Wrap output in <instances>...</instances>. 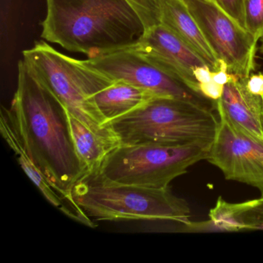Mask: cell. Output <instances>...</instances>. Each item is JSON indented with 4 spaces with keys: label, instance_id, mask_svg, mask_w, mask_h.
<instances>
[{
    "label": "cell",
    "instance_id": "cell-9",
    "mask_svg": "<svg viewBox=\"0 0 263 263\" xmlns=\"http://www.w3.org/2000/svg\"><path fill=\"white\" fill-rule=\"evenodd\" d=\"M218 125L208 154L224 178L255 187L263 196V139L241 130L218 112Z\"/></svg>",
    "mask_w": 263,
    "mask_h": 263
},
{
    "label": "cell",
    "instance_id": "cell-11",
    "mask_svg": "<svg viewBox=\"0 0 263 263\" xmlns=\"http://www.w3.org/2000/svg\"><path fill=\"white\" fill-rule=\"evenodd\" d=\"M246 81L236 78L226 84L216 110L235 127L263 139L262 98L248 90Z\"/></svg>",
    "mask_w": 263,
    "mask_h": 263
},
{
    "label": "cell",
    "instance_id": "cell-2",
    "mask_svg": "<svg viewBox=\"0 0 263 263\" xmlns=\"http://www.w3.org/2000/svg\"><path fill=\"white\" fill-rule=\"evenodd\" d=\"M44 41L88 58L125 48L145 29L127 0H46Z\"/></svg>",
    "mask_w": 263,
    "mask_h": 263
},
{
    "label": "cell",
    "instance_id": "cell-12",
    "mask_svg": "<svg viewBox=\"0 0 263 263\" xmlns=\"http://www.w3.org/2000/svg\"><path fill=\"white\" fill-rule=\"evenodd\" d=\"M161 24L176 35L205 63L212 72L221 68L218 60L183 0H159Z\"/></svg>",
    "mask_w": 263,
    "mask_h": 263
},
{
    "label": "cell",
    "instance_id": "cell-19",
    "mask_svg": "<svg viewBox=\"0 0 263 263\" xmlns=\"http://www.w3.org/2000/svg\"><path fill=\"white\" fill-rule=\"evenodd\" d=\"M242 230H263V199H255V203L245 211L240 217Z\"/></svg>",
    "mask_w": 263,
    "mask_h": 263
},
{
    "label": "cell",
    "instance_id": "cell-7",
    "mask_svg": "<svg viewBox=\"0 0 263 263\" xmlns=\"http://www.w3.org/2000/svg\"><path fill=\"white\" fill-rule=\"evenodd\" d=\"M218 60L228 71L248 78L255 70L257 44L249 32L223 11L214 0H183Z\"/></svg>",
    "mask_w": 263,
    "mask_h": 263
},
{
    "label": "cell",
    "instance_id": "cell-3",
    "mask_svg": "<svg viewBox=\"0 0 263 263\" xmlns=\"http://www.w3.org/2000/svg\"><path fill=\"white\" fill-rule=\"evenodd\" d=\"M212 142L121 144L89 178L105 184L166 189L191 166L206 160Z\"/></svg>",
    "mask_w": 263,
    "mask_h": 263
},
{
    "label": "cell",
    "instance_id": "cell-23",
    "mask_svg": "<svg viewBox=\"0 0 263 263\" xmlns=\"http://www.w3.org/2000/svg\"><path fill=\"white\" fill-rule=\"evenodd\" d=\"M194 76L198 84H204L212 81V71L208 66H201L193 70Z\"/></svg>",
    "mask_w": 263,
    "mask_h": 263
},
{
    "label": "cell",
    "instance_id": "cell-10",
    "mask_svg": "<svg viewBox=\"0 0 263 263\" xmlns=\"http://www.w3.org/2000/svg\"><path fill=\"white\" fill-rule=\"evenodd\" d=\"M127 47L164 73L201 93L193 70L196 67L207 65L197 53L162 24L145 30L136 43Z\"/></svg>",
    "mask_w": 263,
    "mask_h": 263
},
{
    "label": "cell",
    "instance_id": "cell-25",
    "mask_svg": "<svg viewBox=\"0 0 263 263\" xmlns=\"http://www.w3.org/2000/svg\"><path fill=\"white\" fill-rule=\"evenodd\" d=\"M262 98V104H263V97H261ZM262 119H263V105H262Z\"/></svg>",
    "mask_w": 263,
    "mask_h": 263
},
{
    "label": "cell",
    "instance_id": "cell-5",
    "mask_svg": "<svg viewBox=\"0 0 263 263\" xmlns=\"http://www.w3.org/2000/svg\"><path fill=\"white\" fill-rule=\"evenodd\" d=\"M73 199L87 216L99 221H171L183 226L191 221L189 203L169 187L105 184L87 178L75 185Z\"/></svg>",
    "mask_w": 263,
    "mask_h": 263
},
{
    "label": "cell",
    "instance_id": "cell-16",
    "mask_svg": "<svg viewBox=\"0 0 263 263\" xmlns=\"http://www.w3.org/2000/svg\"><path fill=\"white\" fill-rule=\"evenodd\" d=\"M255 199L241 203H229L218 197L215 207L211 209L209 218L218 232H238L242 230L240 217L255 203Z\"/></svg>",
    "mask_w": 263,
    "mask_h": 263
},
{
    "label": "cell",
    "instance_id": "cell-15",
    "mask_svg": "<svg viewBox=\"0 0 263 263\" xmlns=\"http://www.w3.org/2000/svg\"><path fill=\"white\" fill-rule=\"evenodd\" d=\"M0 130L4 139L8 143L12 150L14 151L21 167L24 169L27 176L39 189L44 197L53 206L61 209L64 214L78 220L76 214L64 205V198L52 187L51 184L49 183L41 170L30 159V156L21 143V139L12 127L8 118L3 111H1V118H0Z\"/></svg>",
    "mask_w": 263,
    "mask_h": 263
},
{
    "label": "cell",
    "instance_id": "cell-24",
    "mask_svg": "<svg viewBox=\"0 0 263 263\" xmlns=\"http://www.w3.org/2000/svg\"><path fill=\"white\" fill-rule=\"evenodd\" d=\"M260 50H261V53H263V39H262V45H261V48H260Z\"/></svg>",
    "mask_w": 263,
    "mask_h": 263
},
{
    "label": "cell",
    "instance_id": "cell-13",
    "mask_svg": "<svg viewBox=\"0 0 263 263\" xmlns=\"http://www.w3.org/2000/svg\"><path fill=\"white\" fill-rule=\"evenodd\" d=\"M70 137L77 154L84 165L87 177L98 172L107 155L121 145V140L109 126L103 132L89 128L66 109Z\"/></svg>",
    "mask_w": 263,
    "mask_h": 263
},
{
    "label": "cell",
    "instance_id": "cell-6",
    "mask_svg": "<svg viewBox=\"0 0 263 263\" xmlns=\"http://www.w3.org/2000/svg\"><path fill=\"white\" fill-rule=\"evenodd\" d=\"M23 57L30 70L73 116L95 132L109 128L92 98L113 81L86 65L83 60L58 51L45 41H37L24 50Z\"/></svg>",
    "mask_w": 263,
    "mask_h": 263
},
{
    "label": "cell",
    "instance_id": "cell-20",
    "mask_svg": "<svg viewBox=\"0 0 263 263\" xmlns=\"http://www.w3.org/2000/svg\"><path fill=\"white\" fill-rule=\"evenodd\" d=\"M215 4L234 21L245 28V3L246 0H214ZM246 29V28H245Z\"/></svg>",
    "mask_w": 263,
    "mask_h": 263
},
{
    "label": "cell",
    "instance_id": "cell-8",
    "mask_svg": "<svg viewBox=\"0 0 263 263\" xmlns=\"http://www.w3.org/2000/svg\"><path fill=\"white\" fill-rule=\"evenodd\" d=\"M83 62L111 81L146 89L159 98L185 100L216 110V101L164 73L128 47L105 52L83 60Z\"/></svg>",
    "mask_w": 263,
    "mask_h": 263
},
{
    "label": "cell",
    "instance_id": "cell-18",
    "mask_svg": "<svg viewBox=\"0 0 263 263\" xmlns=\"http://www.w3.org/2000/svg\"><path fill=\"white\" fill-rule=\"evenodd\" d=\"M144 24L145 30L161 24L159 0H127Z\"/></svg>",
    "mask_w": 263,
    "mask_h": 263
},
{
    "label": "cell",
    "instance_id": "cell-26",
    "mask_svg": "<svg viewBox=\"0 0 263 263\" xmlns=\"http://www.w3.org/2000/svg\"><path fill=\"white\" fill-rule=\"evenodd\" d=\"M261 198H262V199H263V196H261Z\"/></svg>",
    "mask_w": 263,
    "mask_h": 263
},
{
    "label": "cell",
    "instance_id": "cell-21",
    "mask_svg": "<svg viewBox=\"0 0 263 263\" xmlns=\"http://www.w3.org/2000/svg\"><path fill=\"white\" fill-rule=\"evenodd\" d=\"M224 86L220 85L215 81L199 84V90L201 95L212 101H218L222 96Z\"/></svg>",
    "mask_w": 263,
    "mask_h": 263
},
{
    "label": "cell",
    "instance_id": "cell-14",
    "mask_svg": "<svg viewBox=\"0 0 263 263\" xmlns=\"http://www.w3.org/2000/svg\"><path fill=\"white\" fill-rule=\"evenodd\" d=\"M156 98L159 97L150 90L123 81H114L95 93L92 100L107 124Z\"/></svg>",
    "mask_w": 263,
    "mask_h": 263
},
{
    "label": "cell",
    "instance_id": "cell-17",
    "mask_svg": "<svg viewBox=\"0 0 263 263\" xmlns=\"http://www.w3.org/2000/svg\"><path fill=\"white\" fill-rule=\"evenodd\" d=\"M245 28L257 43L263 39V0H246Z\"/></svg>",
    "mask_w": 263,
    "mask_h": 263
},
{
    "label": "cell",
    "instance_id": "cell-4",
    "mask_svg": "<svg viewBox=\"0 0 263 263\" xmlns=\"http://www.w3.org/2000/svg\"><path fill=\"white\" fill-rule=\"evenodd\" d=\"M121 144L213 141L218 125L214 110L185 100L156 98L108 123Z\"/></svg>",
    "mask_w": 263,
    "mask_h": 263
},
{
    "label": "cell",
    "instance_id": "cell-22",
    "mask_svg": "<svg viewBox=\"0 0 263 263\" xmlns=\"http://www.w3.org/2000/svg\"><path fill=\"white\" fill-rule=\"evenodd\" d=\"M246 87L253 95L263 97V73L251 74L246 81Z\"/></svg>",
    "mask_w": 263,
    "mask_h": 263
},
{
    "label": "cell",
    "instance_id": "cell-1",
    "mask_svg": "<svg viewBox=\"0 0 263 263\" xmlns=\"http://www.w3.org/2000/svg\"><path fill=\"white\" fill-rule=\"evenodd\" d=\"M26 152L52 187L68 201L82 222L87 215L75 204L73 190L87 177L70 137L67 113L24 60L9 109L2 107Z\"/></svg>",
    "mask_w": 263,
    "mask_h": 263
}]
</instances>
